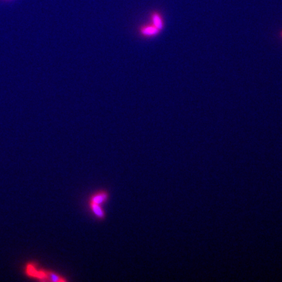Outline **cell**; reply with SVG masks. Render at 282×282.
Returning <instances> with one entry per match:
<instances>
[{"instance_id":"52a82bcc","label":"cell","mask_w":282,"mask_h":282,"mask_svg":"<svg viewBox=\"0 0 282 282\" xmlns=\"http://www.w3.org/2000/svg\"><path fill=\"white\" fill-rule=\"evenodd\" d=\"M279 36H280L281 38L282 39V30H281L280 33H279Z\"/></svg>"},{"instance_id":"5b68a950","label":"cell","mask_w":282,"mask_h":282,"mask_svg":"<svg viewBox=\"0 0 282 282\" xmlns=\"http://www.w3.org/2000/svg\"><path fill=\"white\" fill-rule=\"evenodd\" d=\"M151 21H152L151 24L156 26L160 31H162L164 28V21L162 16L159 13H153L151 15Z\"/></svg>"},{"instance_id":"3957f363","label":"cell","mask_w":282,"mask_h":282,"mask_svg":"<svg viewBox=\"0 0 282 282\" xmlns=\"http://www.w3.org/2000/svg\"><path fill=\"white\" fill-rule=\"evenodd\" d=\"M109 199V194L106 190H100L91 194L89 196L88 202L96 203L98 205H104Z\"/></svg>"},{"instance_id":"277c9868","label":"cell","mask_w":282,"mask_h":282,"mask_svg":"<svg viewBox=\"0 0 282 282\" xmlns=\"http://www.w3.org/2000/svg\"><path fill=\"white\" fill-rule=\"evenodd\" d=\"M89 211L98 220H103L106 217V211L103 209L102 205L96 203L88 202Z\"/></svg>"},{"instance_id":"7a4b0ae2","label":"cell","mask_w":282,"mask_h":282,"mask_svg":"<svg viewBox=\"0 0 282 282\" xmlns=\"http://www.w3.org/2000/svg\"><path fill=\"white\" fill-rule=\"evenodd\" d=\"M161 31L152 25H146L141 26L139 28V33L144 38H151L158 36Z\"/></svg>"},{"instance_id":"6da1fadb","label":"cell","mask_w":282,"mask_h":282,"mask_svg":"<svg viewBox=\"0 0 282 282\" xmlns=\"http://www.w3.org/2000/svg\"><path fill=\"white\" fill-rule=\"evenodd\" d=\"M26 276L39 281H49V270L39 267L36 262L26 263L24 268Z\"/></svg>"},{"instance_id":"8992f818","label":"cell","mask_w":282,"mask_h":282,"mask_svg":"<svg viewBox=\"0 0 282 282\" xmlns=\"http://www.w3.org/2000/svg\"><path fill=\"white\" fill-rule=\"evenodd\" d=\"M49 281L52 282H65L67 279L62 275L58 274L54 271L49 270Z\"/></svg>"}]
</instances>
